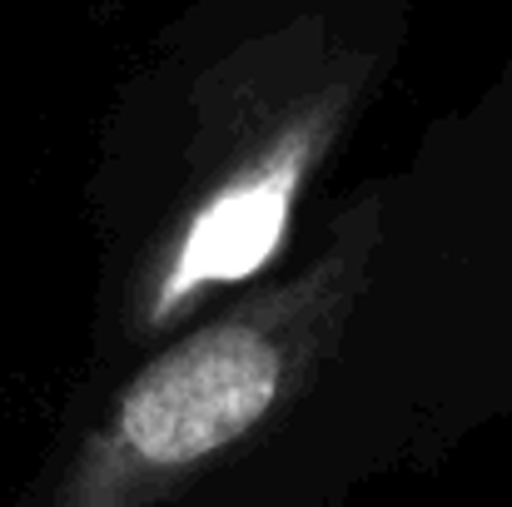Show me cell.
I'll list each match as a JSON object with an SVG mask.
<instances>
[{"label": "cell", "mask_w": 512, "mask_h": 507, "mask_svg": "<svg viewBox=\"0 0 512 507\" xmlns=\"http://www.w3.org/2000/svg\"><path fill=\"white\" fill-rule=\"evenodd\" d=\"M294 184H299V155L289 150L279 165L259 169V174L239 179L234 189H224L219 199H209L189 224V239L174 259V274L160 304L170 309L174 299H184L199 284H234V279H249L254 269H264L289 229Z\"/></svg>", "instance_id": "2"}, {"label": "cell", "mask_w": 512, "mask_h": 507, "mask_svg": "<svg viewBox=\"0 0 512 507\" xmlns=\"http://www.w3.org/2000/svg\"><path fill=\"white\" fill-rule=\"evenodd\" d=\"M274 388L279 358L264 338L234 324L209 329L130 383L120 403V438L155 468L194 463L254 428L274 403Z\"/></svg>", "instance_id": "1"}]
</instances>
